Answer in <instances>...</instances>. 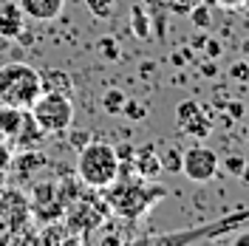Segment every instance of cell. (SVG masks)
Wrapping results in <instances>:
<instances>
[{
  "mask_svg": "<svg viewBox=\"0 0 249 246\" xmlns=\"http://www.w3.org/2000/svg\"><path fill=\"white\" fill-rule=\"evenodd\" d=\"M130 29H133V34H136L139 40H147V37H150V15L144 12L142 3H136V6L130 9Z\"/></svg>",
  "mask_w": 249,
  "mask_h": 246,
  "instance_id": "obj_14",
  "label": "cell"
},
{
  "mask_svg": "<svg viewBox=\"0 0 249 246\" xmlns=\"http://www.w3.org/2000/svg\"><path fill=\"white\" fill-rule=\"evenodd\" d=\"M122 113L127 116V119H133V122H142V119L147 116V105H144V102H136V99H127Z\"/></svg>",
  "mask_w": 249,
  "mask_h": 246,
  "instance_id": "obj_19",
  "label": "cell"
},
{
  "mask_svg": "<svg viewBox=\"0 0 249 246\" xmlns=\"http://www.w3.org/2000/svg\"><path fill=\"white\" fill-rule=\"evenodd\" d=\"M133 153H136V150H133L130 144H119V147H116V156H119V161H133Z\"/></svg>",
  "mask_w": 249,
  "mask_h": 246,
  "instance_id": "obj_26",
  "label": "cell"
},
{
  "mask_svg": "<svg viewBox=\"0 0 249 246\" xmlns=\"http://www.w3.org/2000/svg\"><path fill=\"white\" fill-rule=\"evenodd\" d=\"M244 164H247V158L244 156H238V153H230V156H224V161H221V167L227 170L232 178H238L241 176V170H244Z\"/></svg>",
  "mask_w": 249,
  "mask_h": 246,
  "instance_id": "obj_20",
  "label": "cell"
},
{
  "mask_svg": "<svg viewBox=\"0 0 249 246\" xmlns=\"http://www.w3.org/2000/svg\"><path fill=\"white\" fill-rule=\"evenodd\" d=\"M133 167H136V176H142V178H156L161 173V161L156 156L153 144H144L133 153Z\"/></svg>",
  "mask_w": 249,
  "mask_h": 246,
  "instance_id": "obj_11",
  "label": "cell"
},
{
  "mask_svg": "<svg viewBox=\"0 0 249 246\" xmlns=\"http://www.w3.org/2000/svg\"><path fill=\"white\" fill-rule=\"evenodd\" d=\"M167 190L161 184H153V178H142V176H127L116 178L110 187H105V201H108L110 212L127 221L142 218L159 198H164Z\"/></svg>",
  "mask_w": 249,
  "mask_h": 246,
  "instance_id": "obj_1",
  "label": "cell"
},
{
  "mask_svg": "<svg viewBox=\"0 0 249 246\" xmlns=\"http://www.w3.org/2000/svg\"><path fill=\"white\" fill-rule=\"evenodd\" d=\"M235 244H238V246H249V232H241V235H235Z\"/></svg>",
  "mask_w": 249,
  "mask_h": 246,
  "instance_id": "obj_29",
  "label": "cell"
},
{
  "mask_svg": "<svg viewBox=\"0 0 249 246\" xmlns=\"http://www.w3.org/2000/svg\"><path fill=\"white\" fill-rule=\"evenodd\" d=\"M196 3H201V0H170V12H176V15H190V9Z\"/></svg>",
  "mask_w": 249,
  "mask_h": 246,
  "instance_id": "obj_22",
  "label": "cell"
},
{
  "mask_svg": "<svg viewBox=\"0 0 249 246\" xmlns=\"http://www.w3.org/2000/svg\"><path fill=\"white\" fill-rule=\"evenodd\" d=\"M227 108H230V116H232V119H241V116H244V102H230Z\"/></svg>",
  "mask_w": 249,
  "mask_h": 246,
  "instance_id": "obj_28",
  "label": "cell"
},
{
  "mask_svg": "<svg viewBox=\"0 0 249 246\" xmlns=\"http://www.w3.org/2000/svg\"><path fill=\"white\" fill-rule=\"evenodd\" d=\"M88 141H91V133L88 130H74L71 133V144H77V147H85Z\"/></svg>",
  "mask_w": 249,
  "mask_h": 246,
  "instance_id": "obj_25",
  "label": "cell"
},
{
  "mask_svg": "<svg viewBox=\"0 0 249 246\" xmlns=\"http://www.w3.org/2000/svg\"><path fill=\"white\" fill-rule=\"evenodd\" d=\"M85 6L96 20H110L119 9V0H85Z\"/></svg>",
  "mask_w": 249,
  "mask_h": 246,
  "instance_id": "obj_15",
  "label": "cell"
},
{
  "mask_svg": "<svg viewBox=\"0 0 249 246\" xmlns=\"http://www.w3.org/2000/svg\"><path fill=\"white\" fill-rule=\"evenodd\" d=\"M190 20H193V26H196V29H210L213 15H210V9H207L204 3H196V6L190 9Z\"/></svg>",
  "mask_w": 249,
  "mask_h": 246,
  "instance_id": "obj_18",
  "label": "cell"
},
{
  "mask_svg": "<svg viewBox=\"0 0 249 246\" xmlns=\"http://www.w3.org/2000/svg\"><path fill=\"white\" fill-rule=\"evenodd\" d=\"M159 161H161V170H164V173H181L184 150H178V147H167L164 153L159 156Z\"/></svg>",
  "mask_w": 249,
  "mask_h": 246,
  "instance_id": "obj_16",
  "label": "cell"
},
{
  "mask_svg": "<svg viewBox=\"0 0 249 246\" xmlns=\"http://www.w3.org/2000/svg\"><path fill=\"white\" fill-rule=\"evenodd\" d=\"M227 74H230V79H232V82H247V79H249V60L232 62Z\"/></svg>",
  "mask_w": 249,
  "mask_h": 246,
  "instance_id": "obj_21",
  "label": "cell"
},
{
  "mask_svg": "<svg viewBox=\"0 0 249 246\" xmlns=\"http://www.w3.org/2000/svg\"><path fill=\"white\" fill-rule=\"evenodd\" d=\"M40 77H43V91H57V93H68L71 96L74 82H71V77L65 71H46Z\"/></svg>",
  "mask_w": 249,
  "mask_h": 246,
  "instance_id": "obj_13",
  "label": "cell"
},
{
  "mask_svg": "<svg viewBox=\"0 0 249 246\" xmlns=\"http://www.w3.org/2000/svg\"><path fill=\"white\" fill-rule=\"evenodd\" d=\"M26 110L15 108V105H3L0 102V139H15L20 124H23Z\"/></svg>",
  "mask_w": 249,
  "mask_h": 246,
  "instance_id": "obj_12",
  "label": "cell"
},
{
  "mask_svg": "<svg viewBox=\"0 0 249 246\" xmlns=\"http://www.w3.org/2000/svg\"><path fill=\"white\" fill-rule=\"evenodd\" d=\"M26 20L29 17L23 15V9L17 3H3L0 6V37L6 40H15L26 31Z\"/></svg>",
  "mask_w": 249,
  "mask_h": 246,
  "instance_id": "obj_9",
  "label": "cell"
},
{
  "mask_svg": "<svg viewBox=\"0 0 249 246\" xmlns=\"http://www.w3.org/2000/svg\"><path fill=\"white\" fill-rule=\"evenodd\" d=\"M142 6H147L150 26L156 31V40L164 43L167 37V15H170V0H142Z\"/></svg>",
  "mask_w": 249,
  "mask_h": 246,
  "instance_id": "obj_10",
  "label": "cell"
},
{
  "mask_svg": "<svg viewBox=\"0 0 249 246\" xmlns=\"http://www.w3.org/2000/svg\"><path fill=\"white\" fill-rule=\"evenodd\" d=\"M241 48H244V54H247V60H249V40H244V43H241Z\"/></svg>",
  "mask_w": 249,
  "mask_h": 246,
  "instance_id": "obj_33",
  "label": "cell"
},
{
  "mask_svg": "<svg viewBox=\"0 0 249 246\" xmlns=\"http://www.w3.org/2000/svg\"><path fill=\"white\" fill-rule=\"evenodd\" d=\"M116 40H110V37H105V40H99V48H102V54L105 57H110V60H116L119 57V51H116V46H113Z\"/></svg>",
  "mask_w": 249,
  "mask_h": 246,
  "instance_id": "obj_24",
  "label": "cell"
},
{
  "mask_svg": "<svg viewBox=\"0 0 249 246\" xmlns=\"http://www.w3.org/2000/svg\"><path fill=\"white\" fill-rule=\"evenodd\" d=\"M17 6L23 9V15L37 23H51L62 15L65 0H17Z\"/></svg>",
  "mask_w": 249,
  "mask_h": 246,
  "instance_id": "obj_8",
  "label": "cell"
},
{
  "mask_svg": "<svg viewBox=\"0 0 249 246\" xmlns=\"http://www.w3.org/2000/svg\"><path fill=\"white\" fill-rule=\"evenodd\" d=\"M31 221V201L20 190L0 193V241H15Z\"/></svg>",
  "mask_w": 249,
  "mask_h": 246,
  "instance_id": "obj_5",
  "label": "cell"
},
{
  "mask_svg": "<svg viewBox=\"0 0 249 246\" xmlns=\"http://www.w3.org/2000/svg\"><path fill=\"white\" fill-rule=\"evenodd\" d=\"M9 161H12V156H9V150H6V147H0V167H6Z\"/></svg>",
  "mask_w": 249,
  "mask_h": 246,
  "instance_id": "obj_30",
  "label": "cell"
},
{
  "mask_svg": "<svg viewBox=\"0 0 249 246\" xmlns=\"http://www.w3.org/2000/svg\"><path fill=\"white\" fill-rule=\"evenodd\" d=\"M3 190H6V170L0 167V193H3Z\"/></svg>",
  "mask_w": 249,
  "mask_h": 246,
  "instance_id": "obj_32",
  "label": "cell"
},
{
  "mask_svg": "<svg viewBox=\"0 0 249 246\" xmlns=\"http://www.w3.org/2000/svg\"><path fill=\"white\" fill-rule=\"evenodd\" d=\"M43 93V77L29 62H6L0 65V102L29 110L34 99Z\"/></svg>",
  "mask_w": 249,
  "mask_h": 246,
  "instance_id": "obj_3",
  "label": "cell"
},
{
  "mask_svg": "<svg viewBox=\"0 0 249 246\" xmlns=\"http://www.w3.org/2000/svg\"><path fill=\"white\" fill-rule=\"evenodd\" d=\"M173 119H176V127L184 133V136H193V139H207L210 130H213V119L210 113L196 102V99H184L178 102L176 110H173Z\"/></svg>",
  "mask_w": 249,
  "mask_h": 246,
  "instance_id": "obj_7",
  "label": "cell"
},
{
  "mask_svg": "<svg viewBox=\"0 0 249 246\" xmlns=\"http://www.w3.org/2000/svg\"><path fill=\"white\" fill-rule=\"evenodd\" d=\"M31 116L34 122L40 124L43 133H68L71 124H74V102L68 93H57V91H43L34 105H31Z\"/></svg>",
  "mask_w": 249,
  "mask_h": 246,
  "instance_id": "obj_4",
  "label": "cell"
},
{
  "mask_svg": "<svg viewBox=\"0 0 249 246\" xmlns=\"http://www.w3.org/2000/svg\"><path fill=\"white\" fill-rule=\"evenodd\" d=\"M124 102H127V96H124L119 88H110V91H105V96H102V108H105V113H110V116L122 113Z\"/></svg>",
  "mask_w": 249,
  "mask_h": 246,
  "instance_id": "obj_17",
  "label": "cell"
},
{
  "mask_svg": "<svg viewBox=\"0 0 249 246\" xmlns=\"http://www.w3.org/2000/svg\"><path fill=\"white\" fill-rule=\"evenodd\" d=\"M238 178H241V181L249 187V164H244V170H241V176H238Z\"/></svg>",
  "mask_w": 249,
  "mask_h": 246,
  "instance_id": "obj_31",
  "label": "cell"
},
{
  "mask_svg": "<svg viewBox=\"0 0 249 246\" xmlns=\"http://www.w3.org/2000/svg\"><path fill=\"white\" fill-rule=\"evenodd\" d=\"M218 167H221V161H218L215 150H210V147H204V144H196V147L184 150L181 173L187 176V181H193V184H207V181L215 178Z\"/></svg>",
  "mask_w": 249,
  "mask_h": 246,
  "instance_id": "obj_6",
  "label": "cell"
},
{
  "mask_svg": "<svg viewBox=\"0 0 249 246\" xmlns=\"http://www.w3.org/2000/svg\"><path fill=\"white\" fill-rule=\"evenodd\" d=\"M77 176L85 187L93 190H105L116 181L119 176V156L116 147L108 141H88L85 147H79L77 156Z\"/></svg>",
  "mask_w": 249,
  "mask_h": 246,
  "instance_id": "obj_2",
  "label": "cell"
},
{
  "mask_svg": "<svg viewBox=\"0 0 249 246\" xmlns=\"http://www.w3.org/2000/svg\"><path fill=\"white\" fill-rule=\"evenodd\" d=\"M201 48L207 51V60H218V57H221V51H224L218 40H204V46H201Z\"/></svg>",
  "mask_w": 249,
  "mask_h": 246,
  "instance_id": "obj_23",
  "label": "cell"
},
{
  "mask_svg": "<svg viewBox=\"0 0 249 246\" xmlns=\"http://www.w3.org/2000/svg\"><path fill=\"white\" fill-rule=\"evenodd\" d=\"M201 74H204V77H210V79L218 77V65H215V60H207V62H204V65H201Z\"/></svg>",
  "mask_w": 249,
  "mask_h": 246,
  "instance_id": "obj_27",
  "label": "cell"
}]
</instances>
